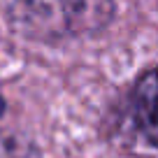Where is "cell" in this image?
<instances>
[{
  "label": "cell",
  "mask_w": 158,
  "mask_h": 158,
  "mask_svg": "<svg viewBox=\"0 0 158 158\" xmlns=\"http://www.w3.org/2000/svg\"><path fill=\"white\" fill-rule=\"evenodd\" d=\"M130 121L149 147H158V68L137 79L130 95Z\"/></svg>",
  "instance_id": "7a4b0ae2"
},
{
  "label": "cell",
  "mask_w": 158,
  "mask_h": 158,
  "mask_svg": "<svg viewBox=\"0 0 158 158\" xmlns=\"http://www.w3.org/2000/svg\"><path fill=\"white\" fill-rule=\"evenodd\" d=\"M2 112H5V100L0 98V114H2Z\"/></svg>",
  "instance_id": "3957f363"
},
{
  "label": "cell",
  "mask_w": 158,
  "mask_h": 158,
  "mask_svg": "<svg viewBox=\"0 0 158 158\" xmlns=\"http://www.w3.org/2000/svg\"><path fill=\"white\" fill-rule=\"evenodd\" d=\"M10 16L21 35L54 42L102 30L114 19V0H14Z\"/></svg>",
  "instance_id": "6da1fadb"
}]
</instances>
